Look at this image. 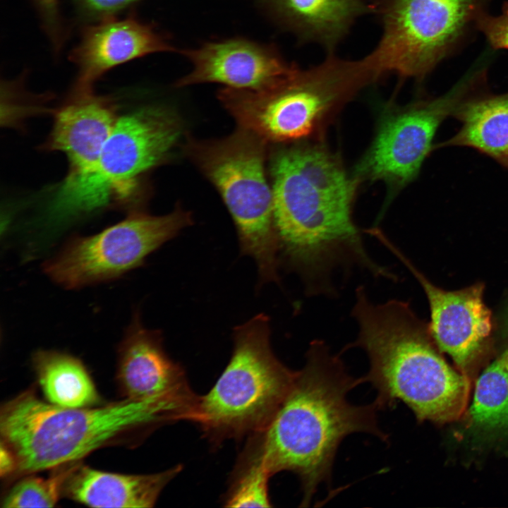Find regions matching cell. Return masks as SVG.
Here are the masks:
<instances>
[{
	"mask_svg": "<svg viewBox=\"0 0 508 508\" xmlns=\"http://www.w3.org/2000/svg\"><path fill=\"white\" fill-rule=\"evenodd\" d=\"M468 418L480 428H508V349L477 379Z\"/></svg>",
	"mask_w": 508,
	"mask_h": 508,
	"instance_id": "cell-21",
	"label": "cell"
},
{
	"mask_svg": "<svg viewBox=\"0 0 508 508\" xmlns=\"http://www.w3.org/2000/svg\"><path fill=\"white\" fill-rule=\"evenodd\" d=\"M180 119L168 109L144 107L118 119L95 165L66 177L52 212L68 217L126 200L145 172L164 160L180 138Z\"/></svg>",
	"mask_w": 508,
	"mask_h": 508,
	"instance_id": "cell-8",
	"label": "cell"
},
{
	"mask_svg": "<svg viewBox=\"0 0 508 508\" xmlns=\"http://www.w3.org/2000/svg\"><path fill=\"white\" fill-rule=\"evenodd\" d=\"M378 240L410 270L423 287L430 306V334L437 346L453 359L470 380L485 351L492 329L490 310L483 301L480 284L447 291L433 284L384 234Z\"/></svg>",
	"mask_w": 508,
	"mask_h": 508,
	"instance_id": "cell-12",
	"label": "cell"
},
{
	"mask_svg": "<svg viewBox=\"0 0 508 508\" xmlns=\"http://www.w3.org/2000/svg\"><path fill=\"white\" fill-rule=\"evenodd\" d=\"M460 102L454 111L461 128L443 145L471 147L497 159L508 154V92Z\"/></svg>",
	"mask_w": 508,
	"mask_h": 508,
	"instance_id": "cell-19",
	"label": "cell"
},
{
	"mask_svg": "<svg viewBox=\"0 0 508 508\" xmlns=\"http://www.w3.org/2000/svg\"><path fill=\"white\" fill-rule=\"evenodd\" d=\"M190 213L176 207L154 216L131 212L123 220L88 236H74L42 265L54 282L67 289L118 279L192 224Z\"/></svg>",
	"mask_w": 508,
	"mask_h": 508,
	"instance_id": "cell-10",
	"label": "cell"
},
{
	"mask_svg": "<svg viewBox=\"0 0 508 508\" xmlns=\"http://www.w3.org/2000/svg\"><path fill=\"white\" fill-rule=\"evenodd\" d=\"M117 120L115 107L107 97L92 90H74L56 111L46 147L66 155L67 177L83 174L97 163Z\"/></svg>",
	"mask_w": 508,
	"mask_h": 508,
	"instance_id": "cell-16",
	"label": "cell"
},
{
	"mask_svg": "<svg viewBox=\"0 0 508 508\" xmlns=\"http://www.w3.org/2000/svg\"><path fill=\"white\" fill-rule=\"evenodd\" d=\"M378 78L365 57L328 54L321 63L298 67L277 84L231 92L226 107L238 126L267 143L298 141L322 131L360 90Z\"/></svg>",
	"mask_w": 508,
	"mask_h": 508,
	"instance_id": "cell-5",
	"label": "cell"
},
{
	"mask_svg": "<svg viewBox=\"0 0 508 508\" xmlns=\"http://www.w3.org/2000/svg\"><path fill=\"white\" fill-rule=\"evenodd\" d=\"M182 53L193 68L176 87L217 83L234 89L260 90L276 85L297 67L288 63L275 45L243 37L207 42Z\"/></svg>",
	"mask_w": 508,
	"mask_h": 508,
	"instance_id": "cell-14",
	"label": "cell"
},
{
	"mask_svg": "<svg viewBox=\"0 0 508 508\" xmlns=\"http://www.w3.org/2000/svg\"><path fill=\"white\" fill-rule=\"evenodd\" d=\"M475 71L445 95L394 108L383 114L371 145L358 162L359 181H382L400 189L418 175L428 155L435 133L446 116L473 87Z\"/></svg>",
	"mask_w": 508,
	"mask_h": 508,
	"instance_id": "cell-11",
	"label": "cell"
},
{
	"mask_svg": "<svg viewBox=\"0 0 508 508\" xmlns=\"http://www.w3.org/2000/svg\"><path fill=\"white\" fill-rule=\"evenodd\" d=\"M481 32L494 49H508V1L504 2L500 13L485 14L478 23Z\"/></svg>",
	"mask_w": 508,
	"mask_h": 508,
	"instance_id": "cell-25",
	"label": "cell"
},
{
	"mask_svg": "<svg viewBox=\"0 0 508 508\" xmlns=\"http://www.w3.org/2000/svg\"><path fill=\"white\" fill-rule=\"evenodd\" d=\"M351 315L358 334L344 349L359 347L367 353L370 370L363 378L377 390L375 401L380 410L400 401L419 421L437 424L463 415L471 380L445 362L429 329L406 302L392 299L375 304L360 286Z\"/></svg>",
	"mask_w": 508,
	"mask_h": 508,
	"instance_id": "cell-3",
	"label": "cell"
},
{
	"mask_svg": "<svg viewBox=\"0 0 508 508\" xmlns=\"http://www.w3.org/2000/svg\"><path fill=\"white\" fill-rule=\"evenodd\" d=\"M346 370L339 356L322 340H314L303 368L277 413L250 445L272 476L283 471L296 474L303 491L302 507L310 504L318 486L331 480L341 442L354 433H365L386 442L389 435L378 426L374 401L357 406L349 392L363 383Z\"/></svg>",
	"mask_w": 508,
	"mask_h": 508,
	"instance_id": "cell-2",
	"label": "cell"
},
{
	"mask_svg": "<svg viewBox=\"0 0 508 508\" xmlns=\"http://www.w3.org/2000/svg\"><path fill=\"white\" fill-rule=\"evenodd\" d=\"M78 461L57 466L47 478L27 476L7 492L4 507H52L63 492L64 483Z\"/></svg>",
	"mask_w": 508,
	"mask_h": 508,
	"instance_id": "cell-23",
	"label": "cell"
},
{
	"mask_svg": "<svg viewBox=\"0 0 508 508\" xmlns=\"http://www.w3.org/2000/svg\"><path fill=\"white\" fill-rule=\"evenodd\" d=\"M172 50L165 35L134 15L91 23L70 55L78 68L74 90H92L96 80L110 69L150 54Z\"/></svg>",
	"mask_w": 508,
	"mask_h": 508,
	"instance_id": "cell-15",
	"label": "cell"
},
{
	"mask_svg": "<svg viewBox=\"0 0 508 508\" xmlns=\"http://www.w3.org/2000/svg\"><path fill=\"white\" fill-rule=\"evenodd\" d=\"M267 143L238 127L219 140L189 139L188 157L212 183L234 222L243 255L252 258L260 282H277L279 246L273 195L266 176Z\"/></svg>",
	"mask_w": 508,
	"mask_h": 508,
	"instance_id": "cell-7",
	"label": "cell"
},
{
	"mask_svg": "<svg viewBox=\"0 0 508 508\" xmlns=\"http://www.w3.org/2000/svg\"><path fill=\"white\" fill-rule=\"evenodd\" d=\"M39 384L48 402L67 408L94 406L99 396L80 360L66 353L40 350L32 358Z\"/></svg>",
	"mask_w": 508,
	"mask_h": 508,
	"instance_id": "cell-20",
	"label": "cell"
},
{
	"mask_svg": "<svg viewBox=\"0 0 508 508\" xmlns=\"http://www.w3.org/2000/svg\"><path fill=\"white\" fill-rule=\"evenodd\" d=\"M492 0H377L382 35L365 58L379 78L422 79L475 32Z\"/></svg>",
	"mask_w": 508,
	"mask_h": 508,
	"instance_id": "cell-9",
	"label": "cell"
},
{
	"mask_svg": "<svg viewBox=\"0 0 508 508\" xmlns=\"http://www.w3.org/2000/svg\"><path fill=\"white\" fill-rule=\"evenodd\" d=\"M142 0H73L78 16L87 23H96L116 14Z\"/></svg>",
	"mask_w": 508,
	"mask_h": 508,
	"instance_id": "cell-24",
	"label": "cell"
},
{
	"mask_svg": "<svg viewBox=\"0 0 508 508\" xmlns=\"http://www.w3.org/2000/svg\"><path fill=\"white\" fill-rule=\"evenodd\" d=\"M226 368L200 397L195 423L213 442L264 430L286 397L296 375L276 357L269 318L260 313L236 327Z\"/></svg>",
	"mask_w": 508,
	"mask_h": 508,
	"instance_id": "cell-6",
	"label": "cell"
},
{
	"mask_svg": "<svg viewBox=\"0 0 508 508\" xmlns=\"http://www.w3.org/2000/svg\"><path fill=\"white\" fill-rule=\"evenodd\" d=\"M116 374L125 398L163 401L182 420L195 422L200 396L191 389L181 365L166 353L161 332L145 327L138 311L119 345Z\"/></svg>",
	"mask_w": 508,
	"mask_h": 508,
	"instance_id": "cell-13",
	"label": "cell"
},
{
	"mask_svg": "<svg viewBox=\"0 0 508 508\" xmlns=\"http://www.w3.org/2000/svg\"><path fill=\"white\" fill-rule=\"evenodd\" d=\"M272 18L302 43H315L328 54L349 34L356 20L375 11L367 0H260Z\"/></svg>",
	"mask_w": 508,
	"mask_h": 508,
	"instance_id": "cell-17",
	"label": "cell"
},
{
	"mask_svg": "<svg viewBox=\"0 0 508 508\" xmlns=\"http://www.w3.org/2000/svg\"><path fill=\"white\" fill-rule=\"evenodd\" d=\"M41 17L44 28L52 45L60 46L64 42L59 0H32Z\"/></svg>",
	"mask_w": 508,
	"mask_h": 508,
	"instance_id": "cell-26",
	"label": "cell"
},
{
	"mask_svg": "<svg viewBox=\"0 0 508 508\" xmlns=\"http://www.w3.org/2000/svg\"><path fill=\"white\" fill-rule=\"evenodd\" d=\"M1 474L8 475L16 471V461L11 449L1 442L0 458Z\"/></svg>",
	"mask_w": 508,
	"mask_h": 508,
	"instance_id": "cell-27",
	"label": "cell"
},
{
	"mask_svg": "<svg viewBox=\"0 0 508 508\" xmlns=\"http://www.w3.org/2000/svg\"><path fill=\"white\" fill-rule=\"evenodd\" d=\"M269 169L279 260L310 296L333 294L332 272L358 266L375 277L392 273L367 253L352 210L359 181L322 145L274 149Z\"/></svg>",
	"mask_w": 508,
	"mask_h": 508,
	"instance_id": "cell-1",
	"label": "cell"
},
{
	"mask_svg": "<svg viewBox=\"0 0 508 508\" xmlns=\"http://www.w3.org/2000/svg\"><path fill=\"white\" fill-rule=\"evenodd\" d=\"M176 421L174 409L161 401L124 398L99 407L67 408L28 389L1 407L0 430L16 471L30 474L78 461L99 447Z\"/></svg>",
	"mask_w": 508,
	"mask_h": 508,
	"instance_id": "cell-4",
	"label": "cell"
},
{
	"mask_svg": "<svg viewBox=\"0 0 508 508\" xmlns=\"http://www.w3.org/2000/svg\"><path fill=\"white\" fill-rule=\"evenodd\" d=\"M498 159L502 164H503V165H504L508 169V154Z\"/></svg>",
	"mask_w": 508,
	"mask_h": 508,
	"instance_id": "cell-28",
	"label": "cell"
},
{
	"mask_svg": "<svg viewBox=\"0 0 508 508\" xmlns=\"http://www.w3.org/2000/svg\"><path fill=\"white\" fill-rule=\"evenodd\" d=\"M78 462L63 492L93 507H152L164 488L181 471V465L157 473L126 475L100 471Z\"/></svg>",
	"mask_w": 508,
	"mask_h": 508,
	"instance_id": "cell-18",
	"label": "cell"
},
{
	"mask_svg": "<svg viewBox=\"0 0 508 508\" xmlns=\"http://www.w3.org/2000/svg\"><path fill=\"white\" fill-rule=\"evenodd\" d=\"M271 476L260 457L248 445L227 493V507H270L268 479Z\"/></svg>",
	"mask_w": 508,
	"mask_h": 508,
	"instance_id": "cell-22",
	"label": "cell"
}]
</instances>
